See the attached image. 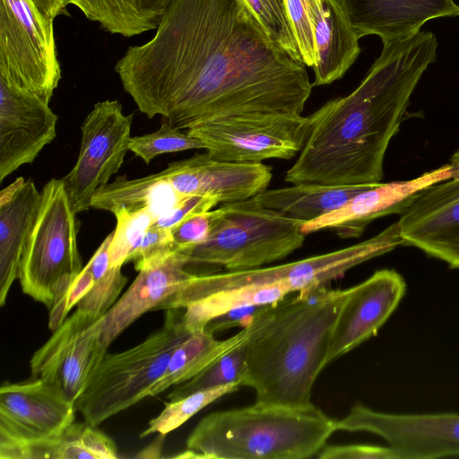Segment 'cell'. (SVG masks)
<instances>
[{"label": "cell", "instance_id": "obj_12", "mask_svg": "<svg viewBox=\"0 0 459 459\" xmlns=\"http://www.w3.org/2000/svg\"><path fill=\"white\" fill-rule=\"evenodd\" d=\"M284 3L302 63L314 71V85L342 78L359 56L360 48L339 0Z\"/></svg>", "mask_w": 459, "mask_h": 459}, {"label": "cell", "instance_id": "obj_33", "mask_svg": "<svg viewBox=\"0 0 459 459\" xmlns=\"http://www.w3.org/2000/svg\"><path fill=\"white\" fill-rule=\"evenodd\" d=\"M114 215L117 226L109 244V261L111 266H122L128 262L156 218L149 210L129 212L121 209Z\"/></svg>", "mask_w": 459, "mask_h": 459}, {"label": "cell", "instance_id": "obj_17", "mask_svg": "<svg viewBox=\"0 0 459 459\" xmlns=\"http://www.w3.org/2000/svg\"><path fill=\"white\" fill-rule=\"evenodd\" d=\"M459 175V167L448 162L409 180L378 183L365 189L339 208L301 226L305 235L334 230L338 237L357 238L372 221L401 214L423 190Z\"/></svg>", "mask_w": 459, "mask_h": 459}, {"label": "cell", "instance_id": "obj_19", "mask_svg": "<svg viewBox=\"0 0 459 459\" xmlns=\"http://www.w3.org/2000/svg\"><path fill=\"white\" fill-rule=\"evenodd\" d=\"M183 196H208L219 204L250 199L267 189L272 168L262 163L219 160L207 152L170 163L160 171Z\"/></svg>", "mask_w": 459, "mask_h": 459}, {"label": "cell", "instance_id": "obj_28", "mask_svg": "<svg viewBox=\"0 0 459 459\" xmlns=\"http://www.w3.org/2000/svg\"><path fill=\"white\" fill-rule=\"evenodd\" d=\"M290 294L283 286L247 287L217 292L184 308V324L190 333L203 330L212 318L231 308L246 305L274 304Z\"/></svg>", "mask_w": 459, "mask_h": 459}, {"label": "cell", "instance_id": "obj_42", "mask_svg": "<svg viewBox=\"0 0 459 459\" xmlns=\"http://www.w3.org/2000/svg\"><path fill=\"white\" fill-rule=\"evenodd\" d=\"M39 13L45 18L54 19L65 10L64 0H30Z\"/></svg>", "mask_w": 459, "mask_h": 459}, {"label": "cell", "instance_id": "obj_15", "mask_svg": "<svg viewBox=\"0 0 459 459\" xmlns=\"http://www.w3.org/2000/svg\"><path fill=\"white\" fill-rule=\"evenodd\" d=\"M97 319L76 309L34 352L31 377L58 385L74 403L108 353L93 325Z\"/></svg>", "mask_w": 459, "mask_h": 459}, {"label": "cell", "instance_id": "obj_18", "mask_svg": "<svg viewBox=\"0 0 459 459\" xmlns=\"http://www.w3.org/2000/svg\"><path fill=\"white\" fill-rule=\"evenodd\" d=\"M48 103L0 78V182L31 163L56 136Z\"/></svg>", "mask_w": 459, "mask_h": 459}, {"label": "cell", "instance_id": "obj_32", "mask_svg": "<svg viewBox=\"0 0 459 459\" xmlns=\"http://www.w3.org/2000/svg\"><path fill=\"white\" fill-rule=\"evenodd\" d=\"M239 383L196 391L189 395L166 403L162 411L151 420L140 437L153 433L166 435L183 425L187 420L208 404L223 395L232 394L240 387Z\"/></svg>", "mask_w": 459, "mask_h": 459}, {"label": "cell", "instance_id": "obj_23", "mask_svg": "<svg viewBox=\"0 0 459 459\" xmlns=\"http://www.w3.org/2000/svg\"><path fill=\"white\" fill-rule=\"evenodd\" d=\"M41 192L25 180L0 204V306H4L13 281L19 277L22 253L39 211Z\"/></svg>", "mask_w": 459, "mask_h": 459}, {"label": "cell", "instance_id": "obj_34", "mask_svg": "<svg viewBox=\"0 0 459 459\" xmlns=\"http://www.w3.org/2000/svg\"><path fill=\"white\" fill-rule=\"evenodd\" d=\"M129 151L149 164L156 156L193 149H204L201 141L163 119L160 127L152 133L131 137Z\"/></svg>", "mask_w": 459, "mask_h": 459}, {"label": "cell", "instance_id": "obj_9", "mask_svg": "<svg viewBox=\"0 0 459 459\" xmlns=\"http://www.w3.org/2000/svg\"><path fill=\"white\" fill-rule=\"evenodd\" d=\"M0 78L47 103L58 86L53 21L30 0H0Z\"/></svg>", "mask_w": 459, "mask_h": 459}, {"label": "cell", "instance_id": "obj_29", "mask_svg": "<svg viewBox=\"0 0 459 459\" xmlns=\"http://www.w3.org/2000/svg\"><path fill=\"white\" fill-rule=\"evenodd\" d=\"M38 459H116L114 441L86 421L72 423L60 436L42 443Z\"/></svg>", "mask_w": 459, "mask_h": 459}, {"label": "cell", "instance_id": "obj_35", "mask_svg": "<svg viewBox=\"0 0 459 459\" xmlns=\"http://www.w3.org/2000/svg\"><path fill=\"white\" fill-rule=\"evenodd\" d=\"M268 37L292 58L302 62L284 0H242Z\"/></svg>", "mask_w": 459, "mask_h": 459}, {"label": "cell", "instance_id": "obj_38", "mask_svg": "<svg viewBox=\"0 0 459 459\" xmlns=\"http://www.w3.org/2000/svg\"><path fill=\"white\" fill-rule=\"evenodd\" d=\"M210 231V211L192 214L169 229L174 252L189 249L204 241Z\"/></svg>", "mask_w": 459, "mask_h": 459}, {"label": "cell", "instance_id": "obj_11", "mask_svg": "<svg viewBox=\"0 0 459 459\" xmlns=\"http://www.w3.org/2000/svg\"><path fill=\"white\" fill-rule=\"evenodd\" d=\"M74 403L43 378L0 388V459H21L31 446L60 436L75 419Z\"/></svg>", "mask_w": 459, "mask_h": 459}, {"label": "cell", "instance_id": "obj_5", "mask_svg": "<svg viewBox=\"0 0 459 459\" xmlns=\"http://www.w3.org/2000/svg\"><path fill=\"white\" fill-rule=\"evenodd\" d=\"M303 221L265 208L253 198L210 211V231L200 244L181 251L188 264L224 266L228 271L261 267L302 247Z\"/></svg>", "mask_w": 459, "mask_h": 459}, {"label": "cell", "instance_id": "obj_41", "mask_svg": "<svg viewBox=\"0 0 459 459\" xmlns=\"http://www.w3.org/2000/svg\"><path fill=\"white\" fill-rule=\"evenodd\" d=\"M269 305L271 304L246 305L231 308L212 318L204 329L215 334L236 326L246 327L259 312Z\"/></svg>", "mask_w": 459, "mask_h": 459}, {"label": "cell", "instance_id": "obj_16", "mask_svg": "<svg viewBox=\"0 0 459 459\" xmlns=\"http://www.w3.org/2000/svg\"><path fill=\"white\" fill-rule=\"evenodd\" d=\"M449 162L459 167V146ZM399 215L404 246L459 269V175L423 190Z\"/></svg>", "mask_w": 459, "mask_h": 459}, {"label": "cell", "instance_id": "obj_24", "mask_svg": "<svg viewBox=\"0 0 459 459\" xmlns=\"http://www.w3.org/2000/svg\"><path fill=\"white\" fill-rule=\"evenodd\" d=\"M187 196L177 193L160 172L139 178L117 177L99 188L91 201V207L115 213L149 210L155 218L165 214Z\"/></svg>", "mask_w": 459, "mask_h": 459}, {"label": "cell", "instance_id": "obj_21", "mask_svg": "<svg viewBox=\"0 0 459 459\" xmlns=\"http://www.w3.org/2000/svg\"><path fill=\"white\" fill-rule=\"evenodd\" d=\"M188 262L179 252L139 271L129 288L93 325L102 343L111 342L144 313L160 309L194 273L186 270Z\"/></svg>", "mask_w": 459, "mask_h": 459}, {"label": "cell", "instance_id": "obj_22", "mask_svg": "<svg viewBox=\"0 0 459 459\" xmlns=\"http://www.w3.org/2000/svg\"><path fill=\"white\" fill-rule=\"evenodd\" d=\"M357 36L377 35L382 42L420 31L428 21L459 16L453 0H339Z\"/></svg>", "mask_w": 459, "mask_h": 459}, {"label": "cell", "instance_id": "obj_25", "mask_svg": "<svg viewBox=\"0 0 459 459\" xmlns=\"http://www.w3.org/2000/svg\"><path fill=\"white\" fill-rule=\"evenodd\" d=\"M377 184L333 186L298 183L265 189L252 198L265 208L306 222L339 208L358 193Z\"/></svg>", "mask_w": 459, "mask_h": 459}, {"label": "cell", "instance_id": "obj_10", "mask_svg": "<svg viewBox=\"0 0 459 459\" xmlns=\"http://www.w3.org/2000/svg\"><path fill=\"white\" fill-rule=\"evenodd\" d=\"M310 126L308 116L254 113L205 120L186 132L215 160L258 163L293 158L303 149Z\"/></svg>", "mask_w": 459, "mask_h": 459}, {"label": "cell", "instance_id": "obj_31", "mask_svg": "<svg viewBox=\"0 0 459 459\" xmlns=\"http://www.w3.org/2000/svg\"><path fill=\"white\" fill-rule=\"evenodd\" d=\"M247 369V351L242 342L221 355L191 379L176 385L167 398L176 401L196 391L239 383Z\"/></svg>", "mask_w": 459, "mask_h": 459}, {"label": "cell", "instance_id": "obj_14", "mask_svg": "<svg viewBox=\"0 0 459 459\" xmlns=\"http://www.w3.org/2000/svg\"><path fill=\"white\" fill-rule=\"evenodd\" d=\"M336 430L379 436L404 459L459 456V413H389L358 403L335 420Z\"/></svg>", "mask_w": 459, "mask_h": 459}, {"label": "cell", "instance_id": "obj_8", "mask_svg": "<svg viewBox=\"0 0 459 459\" xmlns=\"http://www.w3.org/2000/svg\"><path fill=\"white\" fill-rule=\"evenodd\" d=\"M76 213L62 178L43 186L39 207L22 253L19 281L23 293L49 310L56 295L82 271Z\"/></svg>", "mask_w": 459, "mask_h": 459}, {"label": "cell", "instance_id": "obj_13", "mask_svg": "<svg viewBox=\"0 0 459 459\" xmlns=\"http://www.w3.org/2000/svg\"><path fill=\"white\" fill-rule=\"evenodd\" d=\"M132 120L133 115H125L117 100L96 103L85 117L76 162L62 178L76 214L91 208L93 195L122 166L129 151Z\"/></svg>", "mask_w": 459, "mask_h": 459}, {"label": "cell", "instance_id": "obj_2", "mask_svg": "<svg viewBox=\"0 0 459 459\" xmlns=\"http://www.w3.org/2000/svg\"><path fill=\"white\" fill-rule=\"evenodd\" d=\"M431 31L383 43L380 56L350 94L309 117L310 132L284 180L333 186L380 183L384 160L411 97L437 60Z\"/></svg>", "mask_w": 459, "mask_h": 459}, {"label": "cell", "instance_id": "obj_3", "mask_svg": "<svg viewBox=\"0 0 459 459\" xmlns=\"http://www.w3.org/2000/svg\"><path fill=\"white\" fill-rule=\"evenodd\" d=\"M350 290L323 286L299 291L269 305L243 327L247 369L241 386L255 391V403L312 404V388L326 366L333 330Z\"/></svg>", "mask_w": 459, "mask_h": 459}, {"label": "cell", "instance_id": "obj_37", "mask_svg": "<svg viewBox=\"0 0 459 459\" xmlns=\"http://www.w3.org/2000/svg\"><path fill=\"white\" fill-rule=\"evenodd\" d=\"M169 230L151 226L142 241L131 254L128 262H133L138 272L155 264L173 253Z\"/></svg>", "mask_w": 459, "mask_h": 459}, {"label": "cell", "instance_id": "obj_1", "mask_svg": "<svg viewBox=\"0 0 459 459\" xmlns=\"http://www.w3.org/2000/svg\"><path fill=\"white\" fill-rule=\"evenodd\" d=\"M115 71L140 112L181 130L238 115H302L314 85L242 0H171L153 38L130 47Z\"/></svg>", "mask_w": 459, "mask_h": 459}, {"label": "cell", "instance_id": "obj_39", "mask_svg": "<svg viewBox=\"0 0 459 459\" xmlns=\"http://www.w3.org/2000/svg\"><path fill=\"white\" fill-rule=\"evenodd\" d=\"M320 459H404L396 448L373 445L324 446L316 455Z\"/></svg>", "mask_w": 459, "mask_h": 459}, {"label": "cell", "instance_id": "obj_30", "mask_svg": "<svg viewBox=\"0 0 459 459\" xmlns=\"http://www.w3.org/2000/svg\"><path fill=\"white\" fill-rule=\"evenodd\" d=\"M113 236L109 233L87 263L93 284L90 291L78 302L77 309L95 317L104 316L119 299L127 282L122 266H111L108 248Z\"/></svg>", "mask_w": 459, "mask_h": 459}, {"label": "cell", "instance_id": "obj_20", "mask_svg": "<svg viewBox=\"0 0 459 459\" xmlns=\"http://www.w3.org/2000/svg\"><path fill=\"white\" fill-rule=\"evenodd\" d=\"M350 289L333 330L326 365L377 334L403 299L406 283L396 271L382 269Z\"/></svg>", "mask_w": 459, "mask_h": 459}, {"label": "cell", "instance_id": "obj_6", "mask_svg": "<svg viewBox=\"0 0 459 459\" xmlns=\"http://www.w3.org/2000/svg\"><path fill=\"white\" fill-rule=\"evenodd\" d=\"M184 308L166 310L163 325L135 346L107 353L74 402L84 420L99 426L145 397L164 373L174 351L191 333Z\"/></svg>", "mask_w": 459, "mask_h": 459}, {"label": "cell", "instance_id": "obj_27", "mask_svg": "<svg viewBox=\"0 0 459 459\" xmlns=\"http://www.w3.org/2000/svg\"><path fill=\"white\" fill-rule=\"evenodd\" d=\"M242 340V330L222 341L215 339L214 334L206 329L191 333L172 353L164 373L151 389L149 396L158 395L191 379Z\"/></svg>", "mask_w": 459, "mask_h": 459}, {"label": "cell", "instance_id": "obj_26", "mask_svg": "<svg viewBox=\"0 0 459 459\" xmlns=\"http://www.w3.org/2000/svg\"><path fill=\"white\" fill-rule=\"evenodd\" d=\"M112 33L129 38L157 29L171 0H64Z\"/></svg>", "mask_w": 459, "mask_h": 459}, {"label": "cell", "instance_id": "obj_40", "mask_svg": "<svg viewBox=\"0 0 459 459\" xmlns=\"http://www.w3.org/2000/svg\"><path fill=\"white\" fill-rule=\"evenodd\" d=\"M219 202L208 196L186 197L180 204L157 218L152 226L169 230L185 218L199 212L211 211Z\"/></svg>", "mask_w": 459, "mask_h": 459}, {"label": "cell", "instance_id": "obj_7", "mask_svg": "<svg viewBox=\"0 0 459 459\" xmlns=\"http://www.w3.org/2000/svg\"><path fill=\"white\" fill-rule=\"evenodd\" d=\"M404 246L398 222L357 244L302 260L222 273L194 274L162 309L186 308L209 295L247 287L283 286L291 293L310 290L342 277L348 270Z\"/></svg>", "mask_w": 459, "mask_h": 459}, {"label": "cell", "instance_id": "obj_36", "mask_svg": "<svg viewBox=\"0 0 459 459\" xmlns=\"http://www.w3.org/2000/svg\"><path fill=\"white\" fill-rule=\"evenodd\" d=\"M92 284L91 273L85 265L80 273L56 295L48 316V328L52 332L63 324L68 313L90 291Z\"/></svg>", "mask_w": 459, "mask_h": 459}, {"label": "cell", "instance_id": "obj_4", "mask_svg": "<svg viewBox=\"0 0 459 459\" xmlns=\"http://www.w3.org/2000/svg\"><path fill=\"white\" fill-rule=\"evenodd\" d=\"M335 431V420L313 403H255L208 414L188 436L186 447L207 459H305L317 455Z\"/></svg>", "mask_w": 459, "mask_h": 459}]
</instances>
